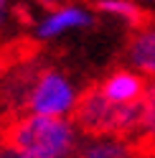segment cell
Segmentation results:
<instances>
[{
	"label": "cell",
	"instance_id": "6da1fadb",
	"mask_svg": "<svg viewBox=\"0 0 155 158\" xmlns=\"http://www.w3.org/2000/svg\"><path fill=\"white\" fill-rule=\"evenodd\" d=\"M5 140L28 158H69L79 148V127L71 117L26 112L8 127Z\"/></svg>",
	"mask_w": 155,
	"mask_h": 158
},
{
	"label": "cell",
	"instance_id": "7a4b0ae2",
	"mask_svg": "<svg viewBox=\"0 0 155 158\" xmlns=\"http://www.w3.org/2000/svg\"><path fill=\"white\" fill-rule=\"evenodd\" d=\"M79 133L86 135H120L135 138L140 123V102L137 105H117L107 100L99 89H89L79 97V105L71 115Z\"/></svg>",
	"mask_w": 155,
	"mask_h": 158
},
{
	"label": "cell",
	"instance_id": "3957f363",
	"mask_svg": "<svg viewBox=\"0 0 155 158\" xmlns=\"http://www.w3.org/2000/svg\"><path fill=\"white\" fill-rule=\"evenodd\" d=\"M81 92L76 84L59 69H43L31 82L23 97L26 112L33 115H51V117H71L79 105Z\"/></svg>",
	"mask_w": 155,
	"mask_h": 158
},
{
	"label": "cell",
	"instance_id": "277c9868",
	"mask_svg": "<svg viewBox=\"0 0 155 158\" xmlns=\"http://www.w3.org/2000/svg\"><path fill=\"white\" fill-rule=\"evenodd\" d=\"M94 23V15L81 5H54L41 21L36 23L33 33L38 41H54L69 31H81Z\"/></svg>",
	"mask_w": 155,
	"mask_h": 158
},
{
	"label": "cell",
	"instance_id": "5b68a950",
	"mask_svg": "<svg viewBox=\"0 0 155 158\" xmlns=\"http://www.w3.org/2000/svg\"><path fill=\"white\" fill-rule=\"evenodd\" d=\"M97 89L117 105H137L148 89V77H142L132 66H122L104 77Z\"/></svg>",
	"mask_w": 155,
	"mask_h": 158
},
{
	"label": "cell",
	"instance_id": "8992f818",
	"mask_svg": "<svg viewBox=\"0 0 155 158\" xmlns=\"http://www.w3.org/2000/svg\"><path fill=\"white\" fill-rule=\"evenodd\" d=\"M127 66L155 79V23H142L127 44Z\"/></svg>",
	"mask_w": 155,
	"mask_h": 158
},
{
	"label": "cell",
	"instance_id": "52a82bcc",
	"mask_svg": "<svg viewBox=\"0 0 155 158\" xmlns=\"http://www.w3.org/2000/svg\"><path fill=\"white\" fill-rule=\"evenodd\" d=\"M79 158H130L132 145L127 138L120 135H89L86 140H79L76 148Z\"/></svg>",
	"mask_w": 155,
	"mask_h": 158
},
{
	"label": "cell",
	"instance_id": "ba28073f",
	"mask_svg": "<svg viewBox=\"0 0 155 158\" xmlns=\"http://www.w3.org/2000/svg\"><path fill=\"white\" fill-rule=\"evenodd\" d=\"M135 138L155 153V79H148V89L140 100V123Z\"/></svg>",
	"mask_w": 155,
	"mask_h": 158
},
{
	"label": "cell",
	"instance_id": "9c48e42d",
	"mask_svg": "<svg viewBox=\"0 0 155 158\" xmlns=\"http://www.w3.org/2000/svg\"><path fill=\"white\" fill-rule=\"evenodd\" d=\"M97 10L112 18H120L122 23L132 28H140L145 23V10L135 0H97Z\"/></svg>",
	"mask_w": 155,
	"mask_h": 158
},
{
	"label": "cell",
	"instance_id": "30bf717a",
	"mask_svg": "<svg viewBox=\"0 0 155 158\" xmlns=\"http://www.w3.org/2000/svg\"><path fill=\"white\" fill-rule=\"evenodd\" d=\"M0 158H28L21 148H15L13 143L8 140H0Z\"/></svg>",
	"mask_w": 155,
	"mask_h": 158
},
{
	"label": "cell",
	"instance_id": "8fae6325",
	"mask_svg": "<svg viewBox=\"0 0 155 158\" xmlns=\"http://www.w3.org/2000/svg\"><path fill=\"white\" fill-rule=\"evenodd\" d=\"M5 18H8V0H0V26L5 23Z\"/></svg>",
	"mask_w": 155,
	"mask_h": 158
},
{
	"label": "cell",
	"instance_id": "7c38bea8",
	"mask_svg": "<svg viewBox=\"0 0 155 158\" xmlns=\"http://www.w3.org/2000/svg\"><path fill=\"white\" fill-rule=\"evenodd\" d=\"M31 3H38V5H43V8H54L59 0H31Z\"/></svg>",
	"mask_w": 155,
	"mask_h": 158
},
{
	"label": "cell",
	"instance_id": "4fadbf2b",
	"mask_svg": "<svg viewBox=\"0 0 155 158\" xmlns=\"http://www.w3.org/2000/svg\"><path fill=\"white\" fill-rule=\"evenodd\" d=\"M148 3H155V0H148Z\"/></svg>",
	"mask_w": 155,
	"mask_h": 158
},
{
	"label": "cell",
	"instance_id": "5bb4252c",
	"mask_svg": "<svg viewBox=\"0 0 155 158\" xmlns=\"http://www.w3.org/2000/svg\"><path fill=\"white\" fill-rule=\"evenodd\" d=\"M0 140H3V138H0Z\"/></svg>",
	"mask_w": 155,
	"mask_h": 158
}]
</instances>
